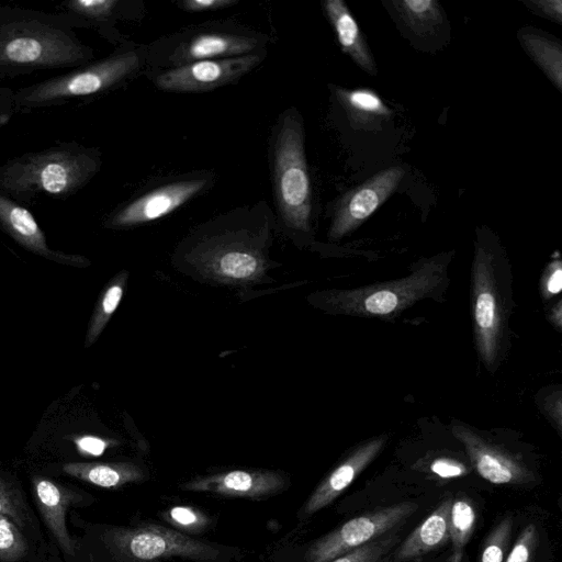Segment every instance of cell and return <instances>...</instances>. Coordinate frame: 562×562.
<instances>
[{"label":"cell","instance_id":"13","mask_svg":"<svg viewBox=\"0 0 562 562\" xmlns=\"http://www.w3.org/2000/svg\"><path fill=\"white\" fill-rule=\"evenodd\" d=\"M284 486L283 475L271 470H232L199 476L181 484L183 491L249 498L276 494Z\"/></svg>","mask_w":562,"mask_h":562},{"label":"cell","instance_id":"10","mask_svg":"<svg viewBox=\"0 0 562 562\" xmlns=\"http://www.w3.org/2000/svg\"><path fill=\"white\" fill-rule=\"evenodd\" d=\"M451 431L464 446L481 477L494 484H535V473L520 458L493 443L469 425L454 422Z\"/></svg>","mask_w":562,"mask_h":562},{"label":"cell","instance_id":"9","mask_svg":"<svg viewBox=\"0 0 562 562\" xmlns=\"http://www.w3.org/2000/svg\"><path fill=\"white\" fill-rule=\"evenodd\" d=\"M192 256L200 273L229 284L258 281L268 267L259 248L238 239L211 241Z\"/></svg>","mask_w":562,"mask_h":562},{"label":"cell","instance_id":"7","mask_svg":"<svg viewBox=\"0 0 562 562\" xmlns=\"http://www.w3.org/2000/svg\"><path fill=\"white\" fill-rule=\"evenodd\" d=\"M417 508L415 503L402 502L355 517L316 540L306 551L305 562H330L347 554L390 533Z\"/></svg>","mask_w":562,"mask_h":562},{"label":"cell","instance_id":"8","mask_svg":"<svg viewBox=\"0 0 562 562\" xmlns=\"http://www.w3.org/2000/svg\"><path fill=\"white\" fill-rule=\"evenodd\" d=\"M139 66L135 52L112 56L82 70L53 78L29 89L22 100L26 104L83 97L100 92L115 85Z\"/></svg>","mask_w":562,"mask_h":562},{"label":"cell","instance_id":"17","mask_svg":"<svg viewBox=\"0 0 562 562\" xmlns=\"http://www.w3.org/2000/svg\"><path fill=\"white\" fill-rule=\"evenodd\" d=\"M452 498L441 502L436 509L398 546L392 555V562H405L417 559L449 540V514Z\"/></svg>","mask_w":562,"mask_h":562},{"label":"cell","instance_id":"25","mask_svg":"<svg viewBox=\"0 0 562 562\" xmlns=\"http://www.w3.org/2000/svg\"><path fill=\"white\" fill-rule=\"evenodd\" d=\"M128 279L126 271L120 272L106 288L95 307L91 324L87 334L86 346L91 345L99 337L112 314L117 308Z\"/></svg>","mask_w":562,"mask_h":562},{"label":"cell","instance_id":"37","mask_svg":"<svg viewBox=\"0 0 562 562\" xmlns=\"http://www.w3.org/2000/svg\"><path fill=\"white\" fill-rule=\"evenodd\" d=\"M430 470L443 479L462 476L467 473L465 467L452 459L439 458L430 464Z\"/></svg>","mask_w":562,"mask_h":562},{"label":"cell","instance_id":"26","mask_svg":"<svg viewBox=\"0 0 562 562\" xmlns=\"http://www.w3.org/2000/svg\"><path fill=\"white\" fill-rule=\"evenodd\" d=\"M475 521V510L468 499L452 501L449 514V537L453 554H462V549L474 530Z\"/></svg>","mask_w":562,"mask_h":562},{"label":"cell","instance_id":"31","mask_svg":"<svg viewBox=\"0 0 562 562\" xmlns=\"http://www.w3.org/2000/svg\"><path fill=\"white\" fill-rule=\"evenodd\" d=\"M165 520L188 531L198 532L205 528L207 517L190 506H173L164 514Z\"/></svg>","mask_w":562,"mask_h":562},{"label":"cell","instance_id":"22","mask_svg":"<svg viewBox=\"0 0 562 562\" xmlns=\"http://www.w3.org/2000/svg\"><path fill=\"white\" fill-rule=\"evenodd\" d=\"M517 37L531 59L543 71L552 85L562 92V45L552 36L532 29L522 27Z\"/></svg>","mask_w":562,"mask_h":562},{"label":"cell","instance_id":"36","mask_svg":"<svg viewBox=\"0 0 562 562\" xmlns=\"http://www.w3.org/2000/svg\"><path fill=\"white\" fill-rule=\"evenodd\" d=\"M77 450L85 456L99 457L110 442L95 436H81L74 439Z\"/></svg>","mask_w":562,"mask_h":562},{"label":"cell","instance_id":"5","mask_svg":"<svg viewBox=\"0 0 562 562\" xmlns=\"http://www.w3.org/2000/svg\"><path fill=\"white\" fill-rule=\"evenodd\" d=\"M83 57L82 47L71 36L37 22H15L0 32V63L61 66Z\"/></svg>","mask_w":562,"mask_h":562},{"label":"cell","instance_id":"33","mask_svg":"<svg viewBox=\"0 0 562 562\" xmlns=\"http://www.w3.org/2000/svg\"><path fill=\"white\" fill-rule=\"evenodd\" d=\"M116 4V0H76L68 3V7L79 14L101 19L109 16Z\"/></svg>","mask_w":562,"mask_h":562},{"label":"cell","instance_id":"29","mask_svg":"<svg viewBox=\"0 0 562 562\" xmlns=\"http://www.w3.org/2000/svg\"><path fill=\"white\" fill-rule=\"evenodd\" d=\"M0 515L20 527L30 521V514L19 490L0 475Z\"/></svg>","mask_w":562,"mask_h":562},{"label":"cell","instance_id":"20","mask_svg":"<svg viewBox=\"0 0 562 562\" xmlns=\"http://www.w3.org/2000/svg\"><path fill=\"white\" fill-rule=\"evenodd\" d=\"M0 224L21 245L38 255L67 258L52 251L44 233L29 210L0 194Z\"/></svg>","mask_w":562,"mask_h":562},{"label":"cell","instance_id":"6","mask_svg":"<svg viewBox=\"0 0 562 562\" xmlns=\"http://www.w3.org/2000/svg\"><path fill=\"white\" fill-rule=\"evenodd\" d=\"M104 541L117 558L138 562L169 557L205 561L218 553L205 542L158 525L114 528L104 533Z\"/></svg>","mask_w":562,"mask_h":562},{"label":"cell","instance_id":"19","mask_svg":"<svg viewBox=\"0 0 562 562\" xmlns=\"http://www.w3.org/2000/svg\"><path fill=\"white\" fill-rule=\"evenodd\" d=\"M34 494L38 509L60 548L75 554V543L66 528V510L72 502V493L66 487L45 477L34 479Z\"/></svg>","mask_w":562,"mask_h":562},{"label":"cell","instance_id":"3","mask_svg":"<svg viewBox=\"0 0 562 562\" xmlns=\"http://www.w3.org/2000/svg\"><path fill=\"white\" fill-rule=\"evenodd\" d=\"M97 169V160L87 153L43 151L10 162L0 172V186L19 194L45 192L64 195L77 190Z\"/></svg>","mask_w":562,"mask_h":562},{"label":"cell","instance_id":"30","mask_svg":"<svg viewBox=\"0 0 562 562\" xmlns=\"http://www.w3.org/2000/svg\"><path fill=\"white\" fill-rule=\"evenodd\" d=\"M397 538L393 535L366 543L330 562H382Z\"/></svg>","mask_w":562,"mask_h":562},{"label":"cell","instance_id":"24","mask_svg":"<svg viewBox=\"0 0 562 562\" xmlns=\"http://www.w3.org/2000/svg\"><path fill=\"white\" fill-rule=\"evenodd\" d=\"M396 14L415 34H427L442 22V10L435 0L392 1Z\"/></svg>","mask_w":562,"mask_h":562},{"label":"cell","instance_id":"23","mask_svg":"<svg viewBox=\"0 0 562 562\" xmlns=\"http://www.w3.org/2000/svg\"><path fill=\"white\" fill-rule=\"evenodd\" d=\"M335 97L349 120L361 127L376 125L389 120L392 111L383 100L370 89L334 88Z\"/></svg>","mask_w":562,"mask_h":562},{"label":"cell","instance_id":"16","mask_svg":"<svg viewBox=\"0 0 562 562\" xmlns=\"http://www.w3.org/2000/svg\"><path fill=\"white\" fill-rule=\"evenodd\" d=\"M252 37L207 33L200 34L176 48L171 60L181 65L205 59H221L248 55L257 46Z\"/></svg>","mask_w":562,"mask_h":562},{"label":"cell","instance_id":"18","mask_svg":"<svg viewBox=\"0 0 562 562\" xmlns=\"http://www.w3.org/2000/svg\"><path fill=\"white\" fill-rule=\"evenodd\" d=\"M324 10L341 50L364 71L376 75L371 49L346 3L342 0H326Z\"/></svg>","mask_w":562,"mask_h":562},{"label":"cell","instance_id":"32","mask_svg":"<svg viewBox=\"0 0 562 562\" xmlns=\"http://www.w3.org/2000/svg\"><path fill=\"white\" fill-rule=\"evenodd\" d=\"M538 544V529L530 524L521 530L504 562H532Z\"/></svg>","mask_w":562,"mask_h":562},{"label":"cell","instance_id":"21","mask_svg":"<svg viewBox=\"0 0 562 562\" xmlns=\"http://www.w3.org/2000/svg\"><path fill=\"white\" fill-rule=\"evenodd\" d=\"M63 471L70 476L104 488H117L145 477L143 469L132 462H71L64 464Z\"/></svg>","mask_w":562,"mask_h":562},{"label":"cell","instance_id":"2","mask_svg":"<svg viewBox=\"0 0 562 562\" xmlns=\"http://www.w3.org/2000/svg\"><path fill=\"white\" fill-rule=\"evenodd\" d=\"M452 254L420 260L411 273L395 280L347 290L314 293L312 303L326 313L360 317H395L422 300L440 294L448 285Z\"/></svg>","mask_w":562,"mask_h":562},{"label":"cell","instance_id":"1","mask_svg":"<svg viewBox=\"0 0 562 562\" xmlns=\"http://www.w3.org/2000/svg\"><path fill=\"white\" fill-rule=\"evenodd\" d=\"M513 274L504 250L485 234H477L471 267L473 339L480 361L494 373L510 346Z\"/></svg>","mask_w":562,"mask_h":562},{"label":"cell","instance_id":"4","mask_svg":"<svg viewBox=\"0 0 562 562\" xmlns=\"http://www.w3.org/2000/svg\"><path fill=\"white\" fill-rule=\"evenodd\" d=\"M276 195L284 222L292 228L308 231L312 189L307 170L302 124L286 113L274 147Z\"/></svg>","mask_w":562,"mask_h":562},{"label":"cell","instance_id":"27","mask_svg":"<svg viewBox=\"0 0 562 562\" xmlns=\"http://www.w3.org/2000/svg\"><path fill=\"white\" fill-rule=\"evenodd\" d=\"M512 516L504 517L487 535L477 562H504L510 546Z\"/></svg>","mask_w":562,"mask_h":562},{"label":"cell","instance_id":"12","mask_svg":"<svg viewBox=\"0 0 562 562\" xmlns=\"http://www.w3.org/2000/svg\"><path fill=\"white\" fill-rule=\"evenodd\" d=\"M260 56L248 54L238 57L196 60L159 75L156 85L162 90L196 92L211 90L241 77L260 63Z\"/></svg>","mask_w":562,"mask_h":562},{"label":"cell","instance_id":"28","mask_svg":"<svg viewBox=\"0 0 562 562\" xmlns=\"http://www.w3.org/2000/svg\"><path fill=\"white\" fill-rule=\"evenodd\" d=\"M27 552V543L11 519L0 515V560L14 562Z\"/></svg>","mask_w":562,"mask_h":562},{"label":"cell","instance_id":"15","mask_svg":"<svg viewBox=\"0 0 562 562\" xmlns=\"http://www.w3.org/2000/svg\"><path fill=\"white\" fill-rule=\"evenodd\" d=\"M386 439L385 435H381L358 445L314 490L305 504L304 513L312 515L334 502L380 454Z\"/></svg>","mask_w":562,"mask_h":562},{"label":"cell","instance_id":"14","mask_svg":"<svg viewBox=\"0 0 562 562\" xmlns=\"http://www.w3.org/2000/svg\"><path fill=\"white\" fill-rule=\"evenodd\" d=\"M205 183L204 179H194L159 187L123 207L114 215L111 225L130 227L161 218L193 198Z\"/></svg>","mask_w":562,"mask_h":562},{"label":"cell","instance_id":"35","mask_svg":"<svg viewBox=\"0 0 562 562\" xmlns=\"http://www.w3.org/2000/svg\"><path fill=\"white\" fill-rule=\"evenodd\" d=\"M522 2L533 13L562 24L561 0H524Z\"/></svg>","mask_w":562,"mask_h":562},{"label":"cell","instance_id":"38","mask_svg":"<svg viewBox=\"0 0 562 562\" xmlns=\"http://www.w3.org/2000/svg\"><path fill=\"white\" fill-rule=\"evenodd\" d=\"M235 3L237 0H184L181 7L189 12H203L227 8Z\"/></svg>","mask_w":562,"mask_h":562},{"label":"cell","instance_id":"11","mask_svg":"<svg viewBox=\"0 0 562 562\" xmlns=\"http://www.w3.org/2000/svg\"><path fill=\"white\" fill-rule=\"evenodd\" d=\"M404 173L394 166L347 192L337 204L328 237L338 240L361 225L396 190Z\"/></svg>","mask_w":562,"mask_h":562},{"label":"cell","instance_id":"34","mask_svg":"<svg viewBox=\"0 0 562 562\" xmlns=\"http://www.w3.org/2000/svg\"><path fill=\"white\" fill-rule=\"evenodd\" d=\"M562 289V268L560 257L552 260L546 268L541 279V293L546 299L557 295Z\"/></svg>","mask_w":562,"mask_h":562}]
</instances>
